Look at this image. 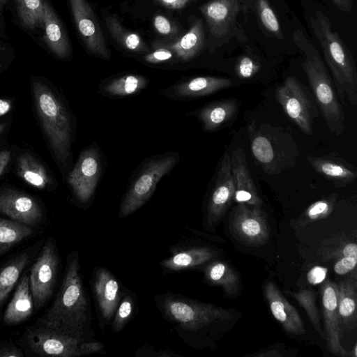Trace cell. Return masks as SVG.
Here are the masks:
<instances>
[{
    "label": "cell",
    "instance_id": "6da1fadb",
    "mask_svg": "<svg viewBox=\"0 0 357 357\" xmlns=\"http://www.w3.org/2000/svg\"><path fill=\"white\" fill-rule=\"evenodd\" d=\"M154 302L163 319L194 349L214 346L220 326L231 317L230 312L220 307L172 291L155 295Z\"/></svg>",
    "mask_w": 357,
    "mask_h": 357
},
{
    "label": "cell",
    "instance_id": "7a4b0ae2",
    "mask_svg": "<svg viewBox=\"0 0 357 357\" xmlns=\"http://www.w3.org/2000/svg\"><path fill=\"white\" fill-rule=\"evenodd\" d=\"M89 301L81 274L79 254L73 251L68 256L61 285L54 303L40 323L82 341L94 340Z\"/></svg>",
    "mask_w": 357,
    "mask_h": 357
},
{
    "label": "cell",
    "instance_id": "3957f363",
    "mask_svg": "<svg viewBox=\"0 0 357 357\" xmlns=\"http://www.w3.org/2000/svg\"><path fill=\"white\" fill-rule=\"evenodd\" d=\"M32 93L36 111L46 136L53 157L61 168L71 162L73 123L65 104L45 84L32 83Z\"/></svg>",
    "mask_w": 357,
    "mask_h": 357
},
{
    "label": "cell",
    "instance_id": "277c9868",
    "mask_svg": "<svg viewBox=\"0 0 357 357\" xmlns=\"http://www.w3.org/2000/svg\"><path fill=\"white\" fill-rule=\"evenodd\" d=\"M312 29L322 48L337 96L342 103L357 104V71L354 57L339 35L332 30L328 17L320 10L310 18Z\"/></svg>",
    "mask_w": 357,
    "mask_h": 357
},
{
    "label": "cell",
    "instance_id": "5b68a950",
    "mask_svg": "<svg viewBox=\"0 0 357 357\" xmlns=\"http://www.w3.org/2000/svg\"><path fill=\"white\" fill-rule=\"evenodd\" d=\"M296 45L303 52L302 67L328 129L335 135L344 130V114L331 78L310 38L300 29L293 34Z\"/></svg>",
    "mask_w": 357,
    "mask_h": 357
},
{
    "label": "cell",
    "instance_id": "8992f818",
    "mask_svg": "<svg viewBox=\"0 0 357 357\" xmlns=\"http://www.w3.org/2000/svg\"><path fill=\"white\" fill-rule=\"evenodd\" d=\"M249 133L252 155L266 174H278L295 166L298 149L289 132L270 125H252Z\"/></svg>",
    "mask_w": 357,
    "mask_h": 357
},
{
    "label": "cell",
    "instance_id": "52a82bcc",
    "mask_svg": "<svg viewBox=\"0 0 357 357\" xmlns=\"http://www.w3.org/2000/svg\"><path fill=\"white\" fill-rule=\"evenodd\" d=\"M179 159L177 152H166L145 159L129 182L120 204L119 217L127 218L144 205L161 178L173 169Z\"/></svg>",
    "mask_w": 357,
    "mask_h": 357
},
{
    "label": "cell",
    "instance_id": "ba28073f",
    "mask_svg": "<svg viewBox=\"0 0 357 357\" xmlns=\"http://www.w3.org/2000/svg\"><path fill=\"white\" fill-rule=\"evenodd\" d=\"M23 345L36 356L77 357L102 353L104 344L94 340L82 341L58 333L40 324L28 327Z\"/></svg>",
    "mask_w": 357,
    "mask_h": 357
},
{
    "label": "cell",
    "instance_id": "9c48e42d",
    "mask_svg": "<svg viewBox=\"0 0 357 357\" xmlns=\"http://www.w3.org/2000/svg\"><path fill=\"white\" fill-rule=\"evenodd\" d=\"M103 155L96 142L82 151L67 175L68 184L75 199L86 204L93 198L104 167Z\"/></svg>",
    "mask_w": 357,
    "mask_h": 357
},
{
    "label": "cell",
    "instance_id": "30bf717a",
    "mask_svg": "<svg viewBox=\"0 0 357 357\" xmlns=\"http://www.w3.org/2000/svg\"><path fill=\"white\" fill-rule=\"evenodd\" d=\"M59 269V256L56 241L48 238L41 247L39 255L31 266L29 284L34 309L40 310L53 294Z\"/></svg>",
    "mask_w": 357,
    "mask_h": 357
},
{
    "label": "cell",
    "instance_id": "8fae6325",
    "mask_svg": "<svg viewBox=\"0 0 357 357\" xmlns=\"http://www.w3.org/2000/svg\"><path fill=\"white\" fill-rule=\"evenodd\" d=\"M275 97L285 114L306 135L313 132L317 111L305 86L294 77H287L275 91Z\"/></svg>",
    "mask_w": 357,
    "mask_h": 357
},
{
    "label": "cell",
    "instance_id": "7c38bea8",
    "mask_svg": "<svg viewBox=\"0 0 357 357\" xmlns=\"http://www.w3.org/2000/svg\"><path fill=\"white\" fill-rule=\"evenodd\" d=\"M234 194L230 155L226 151L207 200L203 222L204 229L212 231L215 227L234 199Z\"/></svg>",
    "mask_w": 357,
    "mask_h": 357
},
{
    "label": "cell",
    "instance_id": "4fadbf2b",
    "mask_svg": "<svg viewBox=\"0 0 357 357\" xmlns=\"http://www.w3.org/2000/svg\"><path fill=\"white\" fill-rule=\"evenodd\" d=\"M231 227L235 236L250 245H262L267 242L269 229L261 207L243 203L232 211Z\"/></svg>",
    "mask_w": 357,
    "mask_h": 357
},
{
    "label": "cell",
    "instance_id": "5bb4252c",
    "mask_svg": "<svg viewBox=\"0 0 357 357\" xmlns=\"http://www.w3.org/2000/svg\"><path fill=\"white\" fill-rule=\"evenodd\" d=\"M91 288L102 324H111L125 293L121 282L107 268L96 266L93 271Z\"/></svg>",
    "mask_w": 357,
    "mask_h": 357
},
{
    "label": "cell",
    "instance_id": "9a60e30c",
    "mask_svg": "<svg viewBox=\"0 0 357 357\" xmlns=\"http://www.w3.org/2000/svg\"><path fill=\"white\" fill-rule=\"evenodd\" d=\"M69 2L77 29L88 50L100 59H109L105 37L90 4L86 0Z\"/></svg>",
    "mask_w": 357,
    "mask_h": 357
},
{
    "label": "cell",
    "instance_id": "2e32d148",
    "mask_svg": "<svg viewBox=\"0 0 357 357\" xmlns=\"http://www.w3.org/2000/svg\"><path fill=\"white\" fill-rule=\"evenodd\" d=\"M169 252L170 255L160 263L162 270L166 273L204 268L218 255L209 246L184 240L172 246Z\"/></svg>",
    "mask_w": 357,
    "mask_h": 357
},
{
    "label": "cell",
    "instance_id": "e0dca14e",
    "mask_svg": "<svg viewBox=\"0 0 357 357\" xmlns=\"http://www.w3.org/2000/svg\"><path fill=\"white\" fill-rule=\"evenodd\" d=\"M0 213L31 227L38 225L43 217V209L34 197L9 188L0 190Z\"/></svg>",
    "mask_w": 357,
    "mask_h": 357
},
{
    "label": "cell",
    "instance_id": "ac0fdd59",
    "mask_svg": "<svg viewBox=\"0 0 357 357\" xmlns=\"http://www.w3.org/2000/svg\"><path fill=\"white\" fill-rule=\"evenodd\" d=\"M322 306L328 349L335 356H349L340 342L342 333L337 308V284L329 280L322 285Z\"/></svg>",
    "mask_w": 357,
    "mask_h": 357
},
{
    "label": "cell",
    "instance_id": "d6986e66",
    "mask_svg": "<svg viewBox=\"0 0 357 357\" xmlns=\"http://www.w3.org/2000/svg\"><path fill=\"white\" fill-rule=\"evenodd\" d=\"M231 85L232 82L228 78L198 76L180 80L160 93L169 99L187 100L211 95Z\"/></svg>",
    "mask_w": 357,
    "mask_h": 357
},
{
    "label": "cell",
    "instance_id": "ffe728a7",
    "mask_svg": "<svg viewBox=\"0 0 357 357\" xmlns=\"http://www.w3.org/2000/svg\"><path fill=\"white\" fill-rule=\"evenodd\" d=\"M238 11V0H211L200 8L211 34L216 38L229 33Z\"/></svg>",
    "mask_w": 357,
    "mask_h": 357
},
{
    "label": "cell",
    "instance_id": "44dd1931",
    "mask_svg": "<svg viewBox=\"0 0 357 357\" xmlns=\"http://www.w3.org/2000/svg\"><path fill=\"white\" fill-rule=\"evenodd\" d=\"M231 169L235 186L234 199L250 206L261 207L262 200L248 167L242 149L234 150L230 156Z\"/></svg>",
    "mask_w": 357,
    "mask_h": 357
},
{
    "label": "cell",
    "instance_id": "7402d4cb",
    "mask_svg": "<svg viewBox=\"0 0 357 357\" xmlns=\"http://www.w3.org/2000/svg\"><path fill=\"white\" fill-rule=\"evenodd\" d=\"M264 294L274 317L284 329L293 335H303V321L297 310L280 293L274 282L269 281L264 287Z\"/></svg>",
    "mask_w": 357,
    "mask_h": 357
},
{
    "label": "cell",
    "instance_id": "603a6c76",
    "mask_svg": "<svg viewBox=\"0 0 357 357\" xmlns=\"http://www.w3.org/2000/svg\"><path fill=\"white\" fill-rule=\"evenodd\" d=\"M307 159L313 169L335 188H343L356 178V168L341 157L333 155H307Z\"/></svg>",
    "mask_w": 357,
    "mask_h": 357
},
{
    "label": "cell",
    "instance_id": "cb8c5ba5",
    "mask_svg": "<svg viewBox=\"0 0 357 357\" xmlns=\"http://www.w3.org/2000/svg\"><path fill=\"white\" fill-rule=\"evenodd\" d=\"M238 102L236 100L226 99L211 102L190 112L201 122L204 130L213 132L232 121L238 111Z\"/></svg>",
    "mask_w": 357,
    "mask_h": 357
},
{
    "label": "cell",
    "instance_id": "d4e9b609",
    "mask_svg": "<svg viewBox=\"0 0 357 357\" xmlns=\"http://www.w3.org/2000/svg\"><path fill=\"white\" fill-rule=\"evenodd\" d=\"M34 310L29 274L25 272L16 285L11 301L4 312L3 321L6 325H17L26 320Z\"/></svg>",
    "mask_w": 357,
    "mask_h": 357
},
{
    "label": "cell",
    "instance_id": "484cf974",
    "mask_svg": "<svg viewBox=\"0 0 357 357\" xmlns=\"http://www.w3.org/2000/svg\"><path fill=\"white\" fill-rule=\"evenodd\" d=\"M357 282L354 268L352 274L337 284V308L342 333L356 325Z\"/></svg>",
    "mask_w": 357,
    "mask_h": 357
},
{
    "label": "cell",
    "instance_id": "4316f807",
    "mask_svg": "<svg viewBox=\"0 0 357 357\" xmlns=\"http://www.w3.org/2000/svg\"><path fill=\"white\" fill-rule=\"evenodd\" d=\"M149 83V79L142 75L124 74L102 82L99 85L98 92L110 98H128L144 90Z\"/></svg>",
    "mask_w": 357,
    "mask_h": 357
},
{
    "label": "cell",
    "instance_id": "83f0119b",
    "mask_svg": "<svg viewBox=\"0 0 357 357\" xmlns=\"http://www.w3.org/2000/svg\"><path fill=\"white\" fill-rule=\"evenodd\" d=\"M204 44V29L203 22L197 18L191 24L189 31L180 39L160 47L170 50L175 58L181 62H188L195 58Z\"/></svg>",
    "mask_w": 357,
    "mask_h": 357
},
{
    "label": "cell",
    "instance_id": "f1b7e54d",
    "mask_svg": "<svg viewBox=\"0 0 357 357\" xmlns=\"http://www.w3.org/2000/svg\"><path fill=\"white\" fill-rule=\"evenodd\" d=\"M34 251L31 249L24 250L0 266V308L31 262Z\"/></svg>",
    "mask_w": 357,
    "mask_h": 357
},
{
    "label": "cell",
    "instance_id": "f546056e",
    "mask_svg": "<svg viewBox=\"0 0 357 357\" xmlns=\"http://www.w3.org/2000/svg\"><path fill=\"white\" fill-rule=\"evenodd\" d=\"M44 40L50 49L59 58L68 56L69 41L62 24L50 4L44 1Z\"/></svg>",
    "mask_w": 357,
    "mask_h": 357
},
{
    "label": "cell",
    "instance_id": "4dcf8cb0",
    "mask_svg": "<svg viewBox=\"0 0 357 357\" xmlns=\"http://www.w3.org/2000/svg\"><path fill=\"white\" fill-rule=\"evenodd\" d=\"M17 172L23 181L36 188L43 190L52 184V178L47 169L29 153L18 157Z\"/></svg>",
    "mask_w": 357,
    "mask_h": 357
},
{
    "label": "cell",
    "instance_id": "1f68e13d",
    "mask_svg": "<svg viewBox=\"0 0 357 357\" xmlns=\"http://www.w3.org/2000/svg\"><path fill=\"white\" fill-rule=\"evenodd\" d=\"M204 273L208 284L221 286L228 295H235L239 290L238 275L225 262L212 260L204 266Z\"/></svg>",
    "mask_w": 357,
    "mask_h": 357
},
{
    "label": "cell",
    "instance_id": "d6a6232c",
    "mask_svg": "<svg viewBox=\"0 0 357 357\" xmlns=\"http://www.w3.org/2000/svg\"><path fill=\"white\" fill-rule=\"evenodd\" d=\"M105 22L110 35L123 48L139 54L149 52V49L140 36L128 31L112 15L105 17Z\"/></svg>",
    "mask_w": 357,
    "mask_h": 357
},
{
    "label": "cell",
    "instance_id": "836d02e7",
    "mask_svg": "<svg viewBox=\"0 0 357 357\" xmlns=\"http://www.w3.org/2000/svg\"><path fill=\"white\" fill-rule=\"evenodd\" d=\"M33 227L0 218V255L31 236Z\"/></svg>",
    "mask_w": 357,
    "mask_h": 357
},
{
    "label": "cell",
    "instance_id": "e575fe53",
    "mask_svg": "<svg viewBox=\"0 0 357 357\" xmlns=\"http://www.w3.org/2000/svg\"><path fill=\"white\" fill-rule=\"evenodd\" d=\"M20 20L26 28L33 30L43 26V0H15Z\"/></svg>",
    "mask_w": 357,
    "mask_h": 357
},
{
    "label": "cell",
    "instance_id": "d590c367",
    "mask_svg": "<svg viewBox=\"0 0 357 357\" xmlns=\"http://www.w3.org/2000/svg\"><path fill=\"white\" fill-rule=\"evenodd\" d=\"M136 304L135 295L130 290L126 291L111 322V328L113 333L121 331L131 320L135 313Z\"/></svg>",
    "mask_w": 357,
    "mask_h": 357
},
{
    "label": "cell",
    "instance_id": "8d00e7d4",
    "mask_svg": "<svg viewBox=\"0 0 357 357\" xmlns=\"http://www.w3.org/2000/svg\"><path fill=\"white\" fill-rule=\"evenodd\" d=\"M287 292L297 300L299 305L305 310L314 328L318 331L323 340L326 339L325 333L321 329L319 321V312L315 304L314 293L307 289H300L298 292L288 291Z\"/></svg>",
    "mask_w": 357,
    "mask_h": 357
},
{
    "label": "cell",
    "instance_id": "74e56055",
    "mask_svg": "<svg viewBox=\"0 0 357 357\" xmlns=\"http://www.w3.org/2000/svg\"><path fill=\"white\" fill-rule=\"evenodd\" d=\"M337 196V194L333 193L327 198L312 204L300 217V224L306 225L326 218L333 209Z\"/></svg>",
    "mask_w": 357,
    "mask_h": 357
},
{
    "label": "cell",
    "instance_id": "f35d334b",
    "mask_svg": "<svg viewBox=\"0 0 357 357\" xmlns=\"http://www.w3.org/2000/svg\"><path fill=\"white\" fill-rule=\"evenodd\" d=\"M260 20L263 26L271 33L282 38L279 21L268 0H257Z\"/></svg>",
    "mask_w": 357,
    "mask_h": 357
},
{
    "label": "cell",
    "instance_id": "ab89813d",
    "mask_svg": "<svg viewBox=\"0 0 357 357\" xmlns=\"http://www.w3.org/2000/svg\"><path fill=\"white\" fill-rule=\"evenodd\" d=\"M235 70L238 77L249 79L259 71V65L252 58L243 56L238 59Z\"/></svg>",
    "mask_w": 357,
    "mask_h": 357
},
{
    "label": "cell",
    "instance_id": "60d3db41",
    "mask_svg": "<svg viewBox=\"0 0 357 357\" xmlns=\"http://www.w3.org/2000/svg\"><path fill=\"white\" fill-rule=\"evenodd\" d=\"M174 57V53L170 50L160 46L155 51L145 54L143 59L148 63L159 64L169 62Z\"/></svg>",
    "mask_w": 357,
    "mask_h": 357
},
{
    "label": "cell",
    "instance_id": "b9f144b4",
    "mask_svg": "<svg viewBox=\"0 0 357 357\" xmlns=\"http://www.w3.org/2000/svg\"><path fill=\"white\" fill-rule=\"evenodd\" d=\"M153 25L158 33L164 36H172L178 33L174 24L163 15H156L153 20Z\"/></svg>",
    "mask_w": 357,
    "mask_h": 357
},
{
    "label": "cell",
    "instance_id": "7bdbcfd3",
    "mask_svg": "<svg viewBox=\"0 0 357 357\" xmlns=\"http://www.w3.org/2000/svg\"><path fill=\"white\" fill-rule=\"evenodd\" d=\"M135 356H151V357H181V355L174 353L169 350H155L152 346L144 345L139 347L135 353Z\"/></svg>",
    "mask_w": 357,
    "mask_h": 357
},
{
    "label": "cell",
    "instance_id": "ee69618b",
    "mask_svg": "<svg viewBox=\"0 0 357 357\" xmlns=\"http://www.w3.org/2000/svg\"><path fill=\"white\" fill-rule=\"evenodd\" d=\"M357 263V258L342 257L334 264V271L338 275H344L353 271Z\"/></svg>",
    "mask_w": 357,
    "mask_h": 357
},
{
    "label": "cell",
    "instance_id": "f6af8a7d",
    "mask_svg": "<svg viewBox=\"0 0 357 357\" xmlns=\"http://www.w3.org/2000/svg\"><path fill=\"white\" fill-rule=\"evenodd\" d=\"M24 355V351L12 341L0 340V357H22Z\"/></svg>",
    "mask_w": 357,
    "mask_h": 357
},
{
    "label": "cell",
    "instance_id": "bcb514c9",
    "mask_svg": "<svg viewBox=\"0 0 357 357\" xmlns=\"http://www.w3.org/2000/svg\"><path fill=\"white\" fill-rule=\"evenodd\" d=\"M328 269L321 266H314L307 275V279L310 284H317L322 282L326 276Z\"/></svg>",
    "mask_w": 357,
    "mask_h": 357
},
{
    "label": "cell",
    "instance_id": "7dc6e473",
    "mask_svg": "<svg viewBox=\"0 0 357 357\" xmlns=\"http://www.w3.org/2000/svg\"><path fill=\"white\" fill-rule=\"evenodd\" d=\"M155 3L169 9H181L196 0H153Z\"/></svg>",
    "mask_w": 357,
    "mask_h": 357
},
{
    "label": "cell",
    "instance_id": "c3c4849f",
    "mask_svg": "<svg viewBox=\"0 0 357 357\" xmlns=\"http://www.w3.org/2000/svg\"><path fill=\"white\" fill-rule=\"evenodd\" d=\"M11 158V152L9 150L0 151V176L6 170Z\"/></svg>",
    "mask_w": 357,
    "mask_h": 357
},
{
    "label": "cell",
    "instance_id": "681fc988",
    "mask_svg": "<svg viewBox=\"0 0 357 357\" xmlns=\"http://www.w3.org/2000/svg\"><path fill=\"white\" fill-rule=\"evenodd\" d=\"M341 252L342 257L357 258V245L356 243H350L345 245Z\"/></svg>",
    "mask_w": 357,
    "mask_h": 357
},
{
    "label": "cell",
    "instance_id": "f907efd6",
    "mask_svg": "<svg viewBox=\"0 0 357 357\" xmlns=\"http://www.w3.org/2000/svg\"><path fill=\"white\" fill-rule=\"evenodd\" d=\"M341 10L349 12L353 6V0H331Z\"/></svg>",
    "mask_w": 357,
    "mask_h": 357
},
{
    "label": "cell",
    "instance_id": "816d5d0a",
    "mask_svg": "<svg viewBox=\"0 0 357 357\" xmlns=\"http://www.w3.org/2000/svg\"><path fill=\"white\" fill-rule=\"evenodd\" d=\"M13 107L12 101L10 99L0 98V117L8 113Z\"/></svg>",
    "mask_w": 357,
    "mask_h": 357
},
{
    "label": "cell",
    "instance_id": "f5cc1de1",
    "mask_svg": "<svg viewBox=\"0 0 357 357\" xmlns=\"http://www.w3.org/2000/svg\"><path fill=\"white\" fill-rule=\"evenodd\" d=\"M6 128V123H0V135L5 130Z\"/></svg>",
    "mask_w": 357,
    "mask_h": 357
},
{
    "label": "cell",
    "instance_id": "db71d44e",
    "mask_svg": "<svg viewBox=\"0 0 357 357\" xmlns=\"http://www.w3.org/2000/svg\"><path fill=\"white\" fill-rule=\"evenodd\" d=\"M6 0H0V11L2 10L3 7L4 6Z\"/></svg>",
    "mask_w": 357,
    "mask_h": 357
},
{
    "label": "cell",
    "instance_id": "11a10c76",
    "mask_svg": "<svg viewBox=\"0 0 357 357\" xmlns=\"http://www.w3.org/2000/svg\"><path fill=\"white\" fill-rule=\"evenodd\" d=\"M1 50H2V46H1V45L0 44V53L1 52Z\"/></svg>",
    "mask_w": 357,
    "mask_h": 357
}]
</instances>
